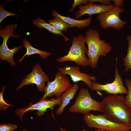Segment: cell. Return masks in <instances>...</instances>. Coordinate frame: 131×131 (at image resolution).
<instances>
[{
	"instance_id": "cell-1",
	"label": "cell",
	"mask_w": 131,
	"mask_h": 131,
	"mask_svg": "<svg viewBox=\"0 0 131 131\" xmlns=\"http://www.w3.org/2000/svg\"><path fill=\"white\" fill-rule=\"evenodd\" d=\"M102 112L108 119L131 126V108L123 95L111 94L104 97L100 102Z\"/></svg>"
},
{
	"instance_id": "cell-2",
	"label": "cell",
	"mask_w": 131,
	"mask_h": 131,
	"mask_svg": "<svg viewBox=\"0 0 131 131\" xmlns=\"http://www.w3.org/2000/svg\"><path fill=\"white\" fill-rule=\"evenodd\" d=\"M85 43L88 47L87 55L88 57L89 66L92 68H95L99 57H105L110 52L112 47L105 40L100 38V35L96 29H90L86 32Z\"/></svg>"
},
{
	"instance_id": "cell-3",
	"label": "cell",
	"mask_w": 131,
	"mask_h": 131,
	"mask_svg": "<svg viewBox=\"0 0 131 131\" xmlns=\"http://www.w3.org/2000/svg\"><path fill=\"white\" fill-rule=\"evenodd\" d=\"M85 38L82 35L73 38L72 44L66 55L58 58L56 59L59 63L66 61L74 62L77 65L84 67L89 66L88 59L85 54L88 48L85 45Z\"/></svg>"
},
{
	"instance_id": "cell-4",
	"label": "cell",
	"mask_w": 131,
	"mask_h": 131,
	"mask_svg": "<svg viewBox=\"0 0 131 131\" xmlns=\"http://www.w3.org/2000/svg\"><path fill=\"white\" fill-rule=\"evenodd\" d=\"M71 112L80 113L84 115L90 113V111H98L102 112L100 102L92 98L88 89L81 88L75 102L68 109Z\"/></svg>"
},
{
	"instance_id": "cell-5",
	"label": "cell",
	"mask_w": 131,
	"mask_h": 131,
	"mask_svg": "<svg viewBox=\"0 0 131 131\" xmlns=\"http://www.w3.org/2000/svg\"><path fill=\"white\" fill-rule=\"evenodd\" d=\"M83 119L88 127L106 131H130L131 129V126L108 119L103 114L96 115L90 113L84 115Z\"/></svg>"
},
{
	"instance_id": "cell-6",
	"label": "cell",
	"mask_w": 131,
	"mask_h": 131,
	"mask_svg": "<svg viewBox=\"0 0 131 131\" xmlns=\"http://www.w3.org/2000/svg\"><path fill=\"white\" fill-rule=\"evenodd\" d=\"M47 82V85L45 90V93L40 100L53 96H55L56 98H59L62 93L73 85L66 75L62 74L59 71L56 74L53 81L50 82L49 80Z\"/></svg>"
},
{
	"instance_id": "cell-7",
	"label": "cell",
	"mask_w": 131,
	"mask_h": 131,
	"mask_svg": "<svg viewBox=\"0 0 131 131\" xmlns=\"http://www.w3.org/2000/svg\"><path fill=\"white\" fill-rule=\"evenodd\" d=\"M124 10V8L115 6L110 10L98 14L96 18L102 28L105 29L111 27L119 31L127 23L122 21L119 17L120 14Z\"/></svg>"
},
{
	"instance_id": "cell-8",
	"label": "cell",
	"mask_w": 131,
	"mask_h": 131,
	"mask_svg": "<svg viewBox=\"0 0 131 131\" xmlns=\"http://www.w3.org/2000/svg\"><path fill=\"white\" fill-rule=\"evenodd\" d=\"M61 103V99L60 97L59 98L52 99L48 100L45 99L40 100V101L34 104H32L31 102L29 104V106L27 107L22 109L18 108L16 109L15 112V115L22 119L23 115L29 111L37 110L36 114L38 116L45 114L48 108H50L52 110V115L55 119L53 111L54 107L57 105L59 106Z\"/></svg>"
},
{
	"instance_id": "cell-9",
	"label": "cell",
	"mask_w": 131,
	"mask_h": 131,
	"mask_svg": "<svg viewBox=\"0 0 131 131\" xmlns=\"http://www.w3.org/2000/svg\"><path fill=\"white\" fill-rule=\"evenodd\" d=\"M49 80V76L42 71L41 66L37 63L34 66L31 72L24 78L16 90H19L24 86L34 84L39 91L42 92L47 87L45 83Z\"/></svg>"
},
{
	"instance_id": "cell-10",
	"label": "cell",
	"mask_w": 131,
	"mask_h": 131,
	"mask_svg": "<svg viewBox=\"0 0 131 131\" xmlns=\"http://www.w3.org/2000/svg\"><path fill=\"white\" fill-rule=\"evenodd\" d=\"M117 58H116L115 68V78L113 82L104 85L100 84L93 82L91 90L92 91H104L107 94L117 95V94H127V89L123 85L122 79L119 73L117 65Z\"/></svg>"
},
{
	"instance_id": "cell-11",
	"label": "cell",
	"mask_w": 131,
	"mask_h": 131,
	"mask_svg": "<svg viewBox=\"0 0 131 131\" xmlns=\"http://www.w3.org/2000/svg\"><path fill=\"white\" fill-rule=\"evenodd\" d=\"M59 71L61 73L69 75L72 81L75 82L82 81L84 82L91 89L92 83V81L95 82L96 77L92 76V75L81 72L79 67L77 66L65 65L62 68H58Z\"/></svg>"
},
{
	"instance_id": "cell-12",
	"label": "cell",
	"mask_w": 131,
	"mask_h": 131,
	"mask_svg": "<svg viewBox=\"0 0 131 131\" xmlns=\"http://www.w3.org/2000/svg\"><path fill=\"white\" fill-rule=\"evenodd\" d=\"M79 10L76 12L75 17L76 19L79 18L87 14L89 17L93 15L106 12L113 9L115 7L114 4L107 5L104 4H88L86 5L78 6Z\"/></svg>"
},
{
	"instance_id": "cell-13",
	"label": "cell",
	"mask_w": 131,
	"mask_h": 131,
	"mask_svg": "<svg viewBox=\"0 0 131 131\" xmlns=\"http://www.w3.org/2000/svg\"><path fill=\"white\" fill-rule=\"evenodd\" d=\"M51 14L53 16L59 18L69 25H70V28L76 27L81 29L88 27L91 24L92 20L91 16L83 20L74 19L61 15L55 9L52 11Z\"/></svg>"
},
{
	"instance_id": "cell-14",
	"label": "cell",
	"mask_w": 131,
	"mask_h": 131,
	"mask_svg": "<svg viewBox=\"0 0 131 131\" xmlns=\"http://www.w3.org/2000/svg\"><path fill=\"white\" fill-rule=\"evenodd\" d=\"M79 88L78 84L74 83L69 89L61 94L60 97L61 103L56 111L57 115H59L62 114L65 107L70 103L71 100L74 98Z\"/></svg>"
},
{
	"instance_id": "cell-15",
	"label": "cell",
	"mask_w": 131,
	"mask_h": 131,
	"mask_svg": "<svg viewBox=\"0 0 131 131\" xmlns=\"http://www.w3.org/2000/svg\"><path fill=\"white\" fill-rule=\"evenodd\" d=\"M23 44V46L26 49L27 51L25 55L19 60L18 62L20 63L26 55L28 57L30 55L37 54L40 55L42 59H44L50 56L51 54L50 52L41 50L33 47L31 45L30 42L26 39H24Z\"/></svg>"
},
{
	"instance_id": "cell-16",
	"label": "cell",
	"mask_w": 131,
	"mask_h": 131,
	"mask_svg": "<svg viewBox=\"0 0 131 131\" xmlns=\"http://www.w3.org/2000/svg\"><path fill=\"white\" fill-rule=\"evenodd\" d=\"M32 23L39 28H44L52 33L61 35L64 38L66 42L70 41L69 39L64 35L62 32L57 30L53 26L41 19L40 16L37 18L36 20H33Z\"/></svg>"
},
{
	"instance_id": "cell-17",
	"label": "cell",
	"mask_w": 131,
	"mask_h": 131,
	"mask_svg": "<svg viewBox=\"0 0 131 131\" xmlns=\"http://www.w3.org/2000/svg\"><path fill=\"white\" fill-rule=\"evenodd\" d=\"M48 23L58 31L66 32L70 25L61 19L56 17L49 20Z\"/></svg>"
},
{
	"instance_id": "cell-18",
	"label": "cell",
	"mask_w": 131,
	"mask_h": 131,
	"mask_svg": "<svg viewBox=\"0 0 131 131\" xmlns=\"http://www.w3.org/2000/svg\"><path fill=\"white\" fill-rule=\"evenodd\" d=\"M127 39L128 42L127 54L123 59L124 65L125 66L124 70L126 72L131 69V35L127 36Z\"/></svg>"
},
{
	"instance_id": "cell-19",
	"label": "cell",
	"mask_w": 131,
	"mask_h": 131,
	"mask_svg": "<svg viewBox=\"0 0 131 131\" xmlns=\"http://www.w3.org/2000/svg\"><path fill=\"white\" fill-rule=\"evenodd\" d=\"M127 88V92L125 97L126 103L131 108V79H126L125 81Z\"/></svg>"
},
{
	"instance_id": "cell-20",
	"label": "cell",
	"mask_w": 131,
	"mask_h": 131,
	"mask_svg": "<svg viewBox=\"0 0 131 131\" xmlns=\"http://www.w3.org/2000/svg\"><path fill=\"white\" fill-rule=\"evenodd\" d=\"M18 14L17 13H13L7 11L5 9L3 5L0 4V23L2 20L6 17L11 16H16Z\"/></svg>"
},
{
	"instance_id": "cell-21",
	"label": "cell",
	"mask_w": 131,
	"mask_h": 131,
	"mask_svg": "<svg viewBox=\"0 0 131 131\" xmlns=\"http://www.w3.org/2000/svg\"><path fill=\"white\" fill-rule=\"evenodd\" d=\"M5 86L4 85L2 87V91L0 92V111L6 110L10 106H14L13 105L8 104L4 99L3 95L5 91Z\"/></svg>"
},
{
	"instance_id": "cell-22",
	"label": "cell",
	"mask_w": 131,
	"mask_h": 131,
	"mask_svg": "<svg viewBox=\"0 0 131 131\" xmlns=\"http://www.w3.org/2000/svg\"><path fill=\"white\" fill-rule=\"evenodd\" d=\"M17 126L10 123H6L0 124V131H14L17 128Z\"/></svg>"
},
{
	"instance_id": "cell-23",
	"label": "cell",
	"mask_w": 131,
	"mask_h": 131,
	"mask_svg": "<svg viewBox=\"0 0 131 131\" xmlns=\"http://www.w3.org/2000/svg\"><path fill=\"white\" fill-rule=\"evenodd\" d=\"M81 4L86 5L88 4V0H74L72 6L69 11L72 12L74 9L77 6Z\"/></svg>"
},
{
	"instance_id": "cell-24",
	"label": "cell",
	"mask_w": 131,
	"mask_h": 131,
	"mask_svg": "<svg viewBox=\"0 0 131 131\" xmlns=\"http://www.w3.org/2000/svg\"><path fill=\"white\" fill-rule=\"evenodd\" d=\"M112 1L111 0H88V4H94L96 2L102 3L107 5H111V2Z\"/></svg>"
},
{
	"instance_id": "cell-25",
	"label": "cell",
	"mask_w": 131,
	"mask_h": 131,
	"mask_svg": "<svg viewBox=\"0 0 131 131\" xmlns=\"http://www.w3.org/2000/svg\"><path fill=\"white\" fill-rule=\"evenodd\" d=\"M114 3V5L115 6L121 8L124 6V4L123 0H112Z\"/></svg>"
},
{
	"instance_id": "cell-26",
	"label": "cell",
	"mask_w": 131,
	"mask_h": 131,
	"mask_svg": "<svg viewBox=\"0 0 131 131\" xmlns=\"http://www.w3.org/2000/svg\"><path fill=\"white\" fill-rule=\"evenodd\" d=\"M95 131H106L103 130H101V129H96L95 130Z\"/></svg>"
},
{
	"instance_id": "cell-27",
	"label": "cell",
	"mask_w": 131,
	"mask_h": 131,
	"mask_svg": "<svg viewBox=\"0 0 131 131\" xmlns=\"http://www.w3.org/2000/svg\"><path fill=\"white\" fill-rule=\"evenodd\" d=\"M60 129L61 131H67L66 130L61 128H60Z\"/></svg>"
},
{
	"instance_id": "cell-28",
	"label": "cell",
	"mask_w": 131,
	"mask_h": 131,
	"mask_svg": "<svg viewBox=\"0 0 131 131\" xmlns=\"http://www.w3.org/2000/svg\"><path fill=\"white\" fill-rule=\"evenodd\" d=\"M22 131H28L26 130H23Z\"/></svg>"
},
{
	"instance_id": "cell-29",
	"label": "cell",
	"mask_w": 131,
	"mask_h": 131,
	"mask_svg": "<svg viewBox=\"0 0 131 131\" xmlns=\"http://www.w3.org/2000/svg\"><path fill=\"white\" fill-rule=\"evenodd\" d=\"M82 131H86V130L85 129H83V130H82Z\"/></svg>"
},
{
	"instance_id": "cell-30",
	"label": "cell",
	"mask_w": 131,
	"mask_h": 131,
	"mask_svg": "<svg viewBox=\"0 0 131 131\" xmlns=\"http://www.w3.org/2000/svg\"><path fill=\"white\" fill-rule=\"evenodd\" d=\"M130 131H131V130H130Z\"/></svg>"
},
{
	"instance_id": "cell-31",
	"label": "cell",
	"mask_w": 131,
	"mask_h": 131,
	"mask_svg": "<svg viewBox=\"0 0 131 131\" xmlns=\"http://www.w3.org/2000/svg\"></svg>"
}]
</instances>
